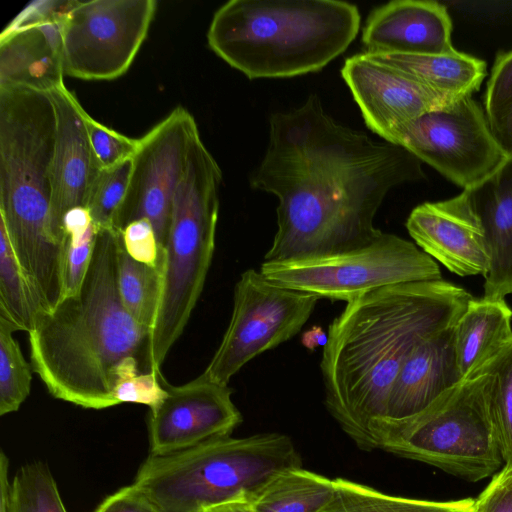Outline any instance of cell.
<instances>
[{
  "label": "cell",
  "mask_w": 512,
  "mask_h": 512,
  "mask_svg": "<svg viewBox=\"0 0 512 512\" xmlns=\"http://www.w3.org/2000/svg\"><path fill=\"white\" fill-rule=\"evenodd\" d=\"M269 142L250 176L278 198L277 232L264 261L324 256L366 246L382 235L374 217L388 192L425 178L405 148L380 143L325 113L317 95L269 119Z\"/></svg>",
  "instance_id": "1"
},
{
  "label": "cell",
  "mask_w": 512,
  "mask_h": 512,
  "mask_svg": "<svg viewBox=\"0 0 512 512\" xmlns=\"http://www.w3.org/2000/svg\"><path fill=\"white\" fill-rule=\"evenodd\" d=\"M472 298L443 279L391 285L347 302L330 323L320 363L324 403L359 449H376L370 424L386 417L407 357L452 327Z\"/></svg>",
  "instance_id": "2"
},
{
  "label": "cell",
  "mask_w": 512,
  "mask_h": 512,
  "mask_svg": "<svg viewBox=\"0 0 512 512\" xmlns=\"http://www.w3.org/2000/svg\"><path fill=\"white\" fill-rule=\"evenodd\" d=\"M121 231L97 229L79 291L38 314L29 336L31 366L49 393L87 409L118 405L117 369L129 359L152 372L150 331L125 309L118 290Z\"/></svg>",
  "instance_id": "3"
},
{
  "label": "cell",
  "mask_w": 512,
  "mask_h": 512,
  "mask_svg": "<svg viewBox=\"0 0 512 512\" xmlns=\"http://www.w3.org/2000/svg\"><path fill=\"white\" fill-rule=\"evenodd\" d=\"M55 134L47 92L0 88V223L44 310L63 297L62 248L49 224Z\"/></svg>",
  "instance_id": "4"
},
{
  "label": "cell",
  "mask_w": 512,
  "mask_h": 512,
  "mask_svg": "<svg viewBox=\"0 0 512 512\" xmlns=\"http://www.w3.org/2000/svg\"><path fill=\"white\" fill-rule=\"evenodd\" d=\"M360 13L338 0H231L207 32L212 51L249 79L317 72L358 34Z\"/></svg>",
  "instance_id": "5"
},
{
  "label": "cell",
  "mask_w": 512,
  "mask_h": 512,
  "mask_svg": "<svg viewBox=\"0 0 512 512\" xmlns=\"http://www.w3.org/2000/svg\"><path fill=\"white\" fill-rule=\"evenodd\" d=\"M301 464L285 434L225 436L179 452L149 455L133 484L162 512H201L233 499H254L274 476Z\"/></svg>",
  "instance_id": "6"
},
{
  "label": "cell",
  "mask_w": 512,
  "mask_h": 512,
  "mask_svg": "<svg viewBox=\"0 0 512 512\" xmlns=\"http://www.w3.org/2000/svg\"><path fill=\"white\" fill-rule=\"evenodd\" d=\"M222 173L199 137L176 188L165 252L163 290L150 332L152 371H159L183 333L212 262Z\"/></svg>",
  "instance_id": "7"
},
{
  "label": "cell",
  "mask_w": 512,
  "mask_h": 512,
  "mask_svg": "<svg viewBox=\"0 0 512 512\" xmlns=\"http://www.w3.org/2000/svg\"><path fill=\"white\" fill-rule=\"evenodd\" d=\"M489 376L462 380L426 408L403 418L370 424L376 449L435 466L476 482L495 474L504 461L490 414Z\"/></svg>",
  "instance_id": "8"
},
{
  "label": "cell",
  "mask_w": 512,
  "mask_h": 512,
  "mask_svg": "<svg viewBox=\"0 0 512 512\" xmlns=\"http://www.w3.org/2000/svg\"><path fill=\"white\" fill-rule=\"evenodd\" d=\"M260 273L281 287L345 302L386 286L442 280L433 258L412 242L388 233L345 252L264 261Z\"/></svg>",
  "instance_id": "9"
},
{
  "label": "cell",
  "mask_w": 512,
  "mask_h": 512,
  "mask_svg": "<svg viewBox=\"0 0 512 512\" xmlns=\"http://www.w3.org/2000/svg\"><path fill=\"white\" fill-rule=\"evenodd\" d=\"M320 299L276 285L254 269L246 270L235 285L229 325L202 375L228 385L250 360L295 336Z\"/></svg>",
  "instance_id": "10"
},
{
  "label": "cell",
  "mask_w": 512,
  "mask_h": 512,
  "mask_svg": "<svg viewBox=\"0 0 512 512\" xmlns=\"http://www.w3.org/2000/svg\"><path fill=\"white\" fill-rule=\"evenodd\" d=\"M386 142L405 148L463 190L477 187L510 159L472 95L421 115Z\"/></svg>",
  "instance_id": "11"
},
{
  "label": "cell",
  "mask_w": 512,
  "mask_h": 512,
  "mask_svg": "<svg viewBox=\"0 0 512 512\" xmlns=\"http://www.w3.org/2000/svg\"><path fill=\"white\" fill-rule=\"evenodd\" d=\"M156 0L68 1L61 21L64 75L112 80L131 66L144 42Z\"/></svg>",
  "instance_id": "12"
},
{
  "label": "cell",
  "mask_w": 512,
  "mask_h": 512,
  "mask_svg": "<svg viewBox=\"0 0 512 512\" xmlns=\"http://www.w3.org/2000/svg\"><path fill=\"white\" fill-rule=\"evenodd\" d=\"M199 137L194 117L179 106L138 139L115 230L122 231L130 222L146 218L154 228L159 247L165 248L174 194Z\"/></svg>",
  "instance_id": "13"
},
{
  "label": "cell",
  "mask_w": 512,
  "mask_h": 512,
  "mask_svg": "<svg viewBox=\"0 0 512 512\" xmlns=\"http://www.w3.org/2000/svg\"><path fill=\"white\" fill-rule=\"evenodd\" d=\"M167 396L150 410V455H167L230 436L242 422L232 390L202 374L180 386L166 383Z\"/></svg>",
  "instance_id": "14"
},
{
  "label": "cell",
  "mask_w": 512,
  "mask_h": 512,
  "mask_svg": "<svg viewBox=\"0 0 512 512\" xmlns=\"http://www.w3.org/2000/svg\"><path fill=\"white\" fill-rule=\"evenodd\" d=\"M68 1H37L0 36V88L49 92L64 84L61 21Z\"/></svg>",
  "instance_id": "15"
},
{
  "label": "cell",
  "mask_w": 512,
  "mask_h": 512,
  "mask_svg": "<svg viewBox=\"0 0 512 512\" xmlns=\"http://www.w3.org/2000/svg\"><path fill=\"white\" fill-rule=\"evenodd\" d=\"M48 94L56 116L49 224L53 239L62 246L66 213L76 207L87 208L92 187L102 169L89 140L86 111L75 95L65 84Z\"/></svg>",
  "instance_id": "16"
},
{
  "label": "cell",
  "mask_w": 512,
  "mask_h": 512,
  "mask_svg": "<svg viewBox=\"0 0 512 512\" xmlns=\"http://www.w3.org/2000/svg\"><path fill=\"white\" fill-rule=\"evenodd\" d=\"M341 74L367 127L385 141L401 126L452 103L366 53L347 58Z\"/></svg>",
  "instance_id": "17"
},
{
  "label": "cell",
  "mask_w": 512,
  "mask_h": 512,
  "mask_svg": "<svg viewBox=\"0 0 512 512\" xmlns=\"http://www.w3.org/2000/svg\"><path fill=\"white\" fill-rule=\"evenodd\" d=\"M406 228L423 252L451 272L461 277L486 276L489 255L484 233L466 190L456 197L415 207Z\"/></svg>",
  "instance_id": "18"
},
{
  "label": "cell",
  "mask_w": 512,
  "mask_h": 512,
  "mask_svg": "<svg viewBox=\"0 0 512 512\" xmlns=\"http://www.w3.org/2000/svg\"><path fill=\"white\" fill-rule=\"evenodd\" d=\"M452 21L444 5L425 0H394L368 16L362 42L369 55H438L456 51Z\"/></svg>",
  "instance_id": "19"
},
{
  "label": "cell",
  "mask_w": 512,
  "mask_h": 512,
  "mask_svg": "<svg viewBox=\"0 0 512 512\" xmlns=\"http://www.w3.org/2000/svg\"><path fill=\"white\" fill-rule=\"evenodd\" d=\"M453 326L427 338L407 357L392 386L386 417L418 413L463 380L456 361Z\"/></svg>",
  "instance_id": "20"
},
{
  "label": "cell",
  "mask_w": 512,
  "mask_h": 512,
  "mask_svg": "<svg viewBox=\"0 0 512 512\" xmlns=\"http://www.w3.org/2000/svg\"><path fill=\"white\" fill-rule=\"evenodd\" d=\"M466 191L489 255L483 297L504 298L512 294V158L490 178Z\"/></svg>",
  "instance_id": "21"
},
{
  "label": "cell",
  "mask_w": 512,
  "mask_h": 512,
  "mask_svg": "<svg viewBox=\"0 0 512 512\" xmlns=\"http://www.w3.org/2000/svg\"><path fill=\"white\" fill-rule=\"evenodd\" d=\"M512 310L504 298H472L453 326L460 374L476 376L511 341Z\"/></svg>",
  "instance_id": "22"
},
{
  "label": "cell",
  "mask_w": 512,
  "mask_h": 512,
  "mask_svg": "<svg viewBox=\"0 0 512 512\" xmlns=\"http://www.w3.org/2000/svg\"><path fill=\"white\" fill-rule=\"evenodd\" d=\"M367 55L405 74L449 102L472 95L487 74L483 60L457 50L438 55Z\"/></svg>",
  "instance_id": "23"
},
{
  "label": "cell",
  "mask_w": 512,
  "mask_h": 512,
  "mask_svg": "<svg viewBox=\"0 0 512 512\" xmlns=\"http://www.w3.org/2000/svg\"><path fill=\"white\" fill-rule=\"evenodd\" d=\"M334 479L292 468L274 476L254 497L255 512H320L333 499Z\"/></svg>",
  "instance_id": "24"
},
{
  "label": "cell",
  "mask_w": 512,
  "mask_h": 512,
  "mask_svg": "<svg viewBox=\"0 0 512 512\" xmlns=\"http://www.w3.org/2000/svg\"><path fill=\"white\" fill-rule=\"evenodd\" d=\"M335 493L320 512H480L476 498L431 501L394 496L344 478H335Z\"/></svg>",
  "instance_id": "25"
},
{
  "label": "cell",
  "mask_w": 512,
  "mask_h": 512,
  "mask_svg": "<svg viewBox=\"0 0 512 512\" xmlns=\"http://www.w3.org/2000/svg\"><path fill=\"white\" fill-rule=\"evenodd\" d=\"M165 256L153 267L134 260L124 249L122 239L117 258V283L121 301L132 318L151 332L164 282Z\"/></svg>",
  "instance_id": "26"
},
{
  "label": "cell",
  "mask_w": 512,
  "mask_h": 512,
  "mask_svg": "<svg viewBox=\"0 0 512 512\" xmlns=\"http://www.w3.org/2000/svg\"><path fill=\"white\" fill-rule=\"evenodd\" d=\"M42 311L40 300L0 223V317L12 323L17 330L29 333Z\"/></svg>",
  "instance_id": "27"
},
{
  "label": "cell",
  "mask_w": 512,
  "mask_h": 512,
  "mask_svg": "<svg viewBox=\"0 0 512 512\" xmlns=\"http://www.w3.org/2000/svg\"><path fill=\"white\" fill-rule=\"evenodd\" d=\"M63 232L62 298L76 294L81 288L93 256L97 228L88 209L76 207L66 213Z\"/></svg>",
  "instance_id": "28"
},
{
  "label": "cell",
  "mask_w": 512,
  "mask_h": 512,
  "mask_svg": "<svg viewBox=\"0 0 512 512\" xmlns=\"http://www.w3.org/2000/svg\"><path fill=\"white\" fill-rule=\"evenodd\" d=\"M489 376L488 401L504 465L512 464V341L478 374ZM477 374V375H478Z\"/></svg>",
  "instance_id": "29"
},
{
  "label": "cell",
  "mask_w": 512,
  "mask_h": 512,
  "mask_svg": "<svg viewBox=\"0 0 512 512\" xmlns=\"http://www.w3.org/2000/svg\"><path fill=\"white\" fill-rule=\"evenodd\" d=\"M8 512H67L47 465L22 466L10 484Z\"/></svg>",
  "instance_id": "30"
},
{
  "label": "cell",
  "mask_w": 512,
  "mask_h": 512,
  "mask_svg": "<svg viewBox=\"0 0 512 512\" xmlns=\"http://www.w3.org/2000/svg\"><path fill=\"white\" fill-rule=\"evenodd\" d=\"M15 326L0 317V415L16 412L30 394L32 383L29 364L13 337Z\"/></svg>",
  "instance_id": "31"
},
{
  "label": "cell",
  "mask_w": 512,
  "mask_h": 512,
  "mask_svg": "<svg viewBox=\"0 0 512 512\" xmlns=\"http://www.w3.org/2000/svg\"><path fill=\"white\" fill-rule=\"evenodd\" d=\"M489 128L512 158V50L497 54L484 95Z\"/></svg>",
  "instance_id": "32"
},
{
  "label": "cell",
  "mask_w": 512,
  "mask_h": 512,
  "mask_svg": "<svg viewBox=\"0 0 512 512\" xmlns=\"http://www.w3.org/2000/svg\"><path fill=\"white\" fill-rule=\"evenodd\" d=\"M132 171V158L102 169L94 182L87 209L97 229H114Z\"/></svg>",
  "instance_id": "33"
},
{
  "label": "cell",
  "mask_w": 512,
  "mask_h": 512,
  "mask_svg": "<svg viewBox=\"0 0 512 512\" xmlns=\"http://www.w3.org/2000/svg\"><path fill=\"white\" fill-rule=\"evenodd\" d=\"M85 123L91 147L101 169L113 167L133 158L138 139L129 138L94 120L87 112Z\"/></svg>",
  "instance_id": "34"
},
{
  "label": "cell",
  "mask_w": 512,
  "mask_h": 512,
  "mask_svg": "<svg viewBox=\"0 0 512 512\" xmlns=\"http://www.w3.org/2000/svg\"><path fill=\"white\" fill-rule=\"evenodd\" d=\"M166 383L161 371L130 373L117 381L114 397L118 404H144L152 410L166 398Z\"/></svg>",
  "instance_id": "35"
},
{
  "label": "cell",
  "mask_w": 512,
  "mask_h": 512,
  "mask_svg": "<svg viewBox=\"0 0 512 512\" xmlns=\"http://www.w3.org/2000/svg\"><path fill=\"white\" fill-rule=\"evenodd\" d=\"M121 239L126 252L138 262L156 267L164 259V249L159 247L154 228L146 218L125 226Z\"/></svg>",
  "instance_id": "36"
},
{
  "label": "cell",
  "mask_w": 512,
  "mask_h": 512,
  "mask_svg": "<svg viewBox=\"0 0 512 512\" xmlns=\"http://www.w3.org/2000/svg\"><path fill=\"white\" fill-rule=\"evenodd\" d=\"M476 504L480 512H512V464L495 473Z\"/></svg>",
  "instance_id": "37"
},
{
  "label": "cell",
  "mask_w": 512,
  "mask_h": 512,
  "mask_svg": "<svg viewBox=\"0 0 512 512\" xmlns=\"http://www.w3.org/2000/svg\"><path fill=\"white\" fill-rule=\"evenodd\" d=\"M94 512H162L137 486H125L105 498Z\"/></svg>",
  "instance_id": "38"
},
{
  "label": "cell",
  "mask_w": 512,
  "mask_h": 512,
  "mask_svg": "<svg viewBox=\"0 0 512 512\" xmlns=\"http://www.w3.org/2000/svg\"><path fill=\"white\" fill-rule=\"evenodd\" d=\"M201 512H255L252 498H238L206 507Z\"/></svg>",
  "instance_id": "39"
},
{
  "label": "cell",
  "mask_w": 512,
  "mask_h": 512,
  "mask_svg": "<svg viewBox=\"0 0 512 512\" xmlns=\"http://www.w3.org/2000/svg\"><path fill=\"white\" fill-rule=\"evenodd\" d=\"M9 459L6 454L0 453V512H8V499L10 484L8 479Z\"/></svg>",
  "instance_id": "40"
},
{
  "label": "cell",
  "mask_w": 512,
  "mask_h": 512,
  "mask_svg": "<svg viewBox=\"0 0 512 512\" xmlns=\"http://www.w3.org/2000/svg\"><path fill=\"white\" fill-rule=\"evenodd\" d=\"M328 341V334L319 326H313L302 335V343L313 351L317 347H324Z\"/></svg>",
  "instance_id": "41"
}]
</instances>
